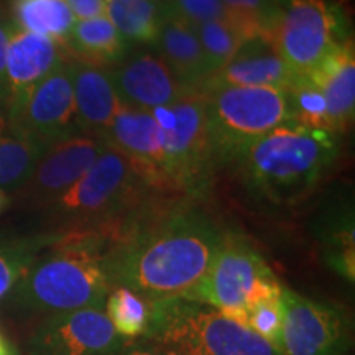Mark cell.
<instances>
[{
    "label": "cell",
    "instance_id": "6da1fadb",
    "mask_svg": "<svg viewBox=\"0 0 355 355\" xmlns=\"http://www.w3.org/2000/svg\"><path fill=\"white\" fill-rule=\"evenodd\" d=\"M219 225L202 211L176 202L155 212L107 250L110 288L123 286L148 301L184 296L219 250Z\"/></svg>",
    "mask_w": 355,
    "mask_h": 355
},
{
    "label": "cell",
    "instance_id": "7a4b0ae2",
    "mask_svg": "<svg viewBox=\"0 0 355 355\" xmlns=\"http://www.w3.org/2000/svg\"><path fill=\"white\" fill-rule=\"evenodd\" d=\"M110 243L101 230H60L58 241L30 265L12 301L30 313L51 314L104 309L110 291L104 257Z\"/></svg>",
    "mask_w": 355,
    "mask_h": 355
},
{
    "label": "cell",
    "instance_id": "3957f363",
    "mask_svg": "<svg viewBox=\"0 0 355 355\" xmlns=\"http://www.w3.org/2000/svg\"><path fill=\"white\" fill-rule=\"evenodd\" d=\"M339 155V137L286 121L250 146L239 159L257 196L295 204L319 184Z\"/></svg>",
    "mask_w": 355,
    "mask_h": 355
},
{
    "label": "cell",
    "instance_id": "277c9868",
    "mask_svg": "<svg viewBox=\"0 0 355 355\" xmlns=\"http://www.w3.org/2000/svg\"><path fill=\"white\" fill-rule=\"evenodd\" d=\"M144 337L173 355H283L243 322L183 296L152 301Z\"/></svg>",
    "mask_w": 355,
    "mask_h": 355
},
{
    "label": "cell",
    "instance_id": "5b68a950",
    "mask_svg": "<svg viewBox=\"0 0 355 355\" xmlns=\"http://www.w3.org/2000/svg\"><path fill=\"white\" fill-rule=\"evenodd\" d=\"M155 196L165 194L150 188L130 159L107 144L91 170L48 207L66 230L105 227Z\"/></svg>",
    "mask_w": 355,
    "mask_h": 355
},
{
    "label": "cell",
    "instance_id": "8992f818",
    "mask_svg": "<svg viewBox=\"0 0 355 355\" xmlns=\"http://www.w3.org/2000/svg\"><path fill=\"white\" fill-rule=\"evenodd\" d=\"M206 121L217 165L239 162L243 153L288 121L285 91L273 87H206Z\"/></svg>",
    "mask_w": 355,
    "mask_h": 355
},
{
    "label": "cell",
    "instance_id": "52a82bcc",
    "mask_svg": "<svg viewBox=\"0 0 355 355\" xmlns=\"http://www.w3.org/2000/svg\"><path fill=\"white\" fill-rule=\"evenodd\" d=\"M279 291L282 285L260 252L243 235L224 232L207 272L183 298L211 306L245 324L248 311Z\"/></svg>",
    "mask_w": 355,
    "mask_h": 355
},
{
    "label": "cell",
    "instance_id": "ba28073f",
    "mask_svg": "<svg viewBox=\"0 0 355 355\" xmlns=\"http://www.w3.org/2000/svg\"><path fill=\"white\" fill-rule=\"evenodd\" d=\"M162 133L166 171L180 196L193 198L209 184L216 163L206 121V96L201 89L152 110Z\"/></svg>",
    "mask_w": 355,
    "mask_h": 355
},
{
    "label": "cell",
    "instance_id": "9c48e42d",
    "mask_svg": "<svg viewBox=\"0 0 355 355\" xmlns=\"http://www.w3.org/2000/svg\"><path fill=\"white\" fill-rule=\"evenodd\" d=\"M354 38L337 0H290L279 12L270 43L296 76H309L337 44Z\"/></svg>",
    "mask_w": 355,
    "mask_h": 355
},
{
    "label": "cell",
    "instance_id": "30bf717a",
    "mask_svg": "<svg viewBox=\"0 0 355 355\" xmlns=\"http://www.w3.org/2000/svg\"><path fill=\"white\" fill-rule=\"evenodd\" d=\"M8 133L46 148L81 133L74 107L69 58L25 94L8 102Z\"/></svg>",
    "mask_w": 355,
    "mask_h": 355
},
{
    "label": "cell",
    "instance_id": "8fae6325",
    "mask_svg": "<svg viewBox=\"0 0 355 355\" xmlns=\"http://www.w3.org/2000/svg\"><path fill=\"white\" fill-rule=\"evenodd\" d=\"M283 355H347L350 324L339 306L301 295L282 285Z\"/></svg>",
    "mask_w": 355,
    "mask_h": 355
},
{
    "label": "cell",
    "instance_id": "7c38bea8",
    "mask_svg": "<svg viewBox=\"0 0 355 355\" xmlns=\"http://www.w3.org/2000/svg\"><path fill=\"white\" fill-rule=\"evenodd\" d=\"M127 344L104 309L46 316L28 339V355H119Z\"/></svg>",
    "mask_w": 355,
    "mask_h": 355
},
{
    "label": "cell",
    "instance_id": "4fadbf2b",
    "mask_svg": "<svg viewBox=\"0 0 355 355\" xmlns=\"http://www.w3.org/2000/svg\"><path fill=\"white\" fill-rule=\"evenodd\" d=\"M105 141L130 159L150 188L165 196L180 198L168 178L162 133L152 110L135 109L121 102Z\"/></svg>",
    "mask_w": 355,
    "mask_h": 355
},
{
    "label": "cell",
    "instance_id": "5bb4252c",
    "mask_svg": "<svg viewBox=\"0 0 355 355\" xmlns=\"http://www.w3.org/2000/svg\"><path fill=\"white\" fill-rule=\"evenodd\" d=\"M105 148L107 141L86 133H78L51 145L40 158L28 181L20 188L24 198L48 206L81 180Z\"/></svg>",
    "mask_w": 355,
    "mask_h": 355
},
{
    "label": "cell",
    "instance_id": "9a60e30c",
    "mask_svg": "<svg viewBox=\"0 0 355 355\" xmlns=\"http://www.w3.org/2000/svg\"><path fill=\"white\" fill-rule=\"evenodd\" d=\"M109 76L123 104L135 109L166 107L194 89L178 81L158 53L139 51L109 68Z\"/></svg>",
    "mask_w": 355,
    "mask_h": 355
},
{
    "label": "cell",
    "instance_id": "2e32d148",
    "mask_svg": "<svg viewBox=\"0 0 355 355\" xmlns=\"http://www.w3.org/2000/svg\"><path fill=\"white\" fill-rule=\"evenodd\" d=\"M295 74L288 69L275 46L266 38H252L239 48L224 68L207 79L206 87H273L285 91Z\"/></svg>",
    "mask_w": 355,
    "mask_h": 355
},
{
    "label": "cell",
    "instance_id": "e0dca14e",
    "mask_svg": "<svg viewBox=\"0 0 355 355\" xmlns=\"http://www.w3.org/2000/svg\"><path fill=\"white\" fill-rule=\"evenodd\" d=\"M69 68L79 130L105 140L121 105L109 71L73 58H69Z\"/></svg>",
    "mask_w": 355,
    "mask_h": 355
},
{
    "label": "cell",
    "instance_id": "ac0fdd59",
    "mask_svg": "<svg viewBox=\"0 0 355 355\" xmlns=\"http://www.w3.org/2000/svg\"><path fill=\"white\" fill-rule=\"evenodd\" d=\"M326 101L332 133L349 130L355 117V48L354 38L337 44L309 74Z\"/></svg>",
    "mask_w": 355,
    "mask_h": 355
},
{
    "label": "cell",
    "instance_id": "d6986e66",
    "mask_svg": "<svg viewBox=\"0 0 355 355\" xmlns=\"http://www.w3.org/2000/svg\"><path fill=\"white\" fill-rule=\"evenodd\" d=\"M68 58V53L61 43L15 26L7 50V79L10 99L25 94L26 91L37 86L48 74L60 68Z\"/></svg>",
    "mask_w": 355,
    "mask_h": 355
},
{
    "label": "cell",
    "instance_id": "ffe728a7",
    "mask_svg": "<svg viewBox=\"0 0 355 355\" xmlns=\"http://www.w3.org/2000/svg\"><path fill=\"white\" fill-rule=\"evenodd\" d=\"M155 53L165 61L178 81L188 89H201L211 76L194 26L166 12L153 43Z\"/></svg>",
    "mask_w": 355,
    "mask_h": 355
},
{
    "label": "cell",
    "instance_id": "44dd1931",
    "mask_svg": "<svg viewBox=\"0 0 355 355\" xmlns=\"http://www.w3.org/2000/svg\"><path fill=\"white\" fill-rule=\"evenodd\" d=\"M64 50L73 60L109 69L128 55L130 43L102 15L76 20L64 43Z\"/></svg>",
    "mask_w": 355,
    "mask_h": 355
},
{
    "label": "cell",
    "instance_id": "7402d4cb",
    "mask_svg": "<svg viewBox=\"0 0 355 355\" xmlns=\"http://www.w3.org/2000/svg\"><path fill=\"white\" fill-rule=\"evenodd\" d=\"M10 12L17 28L48 37L63 46L76 24L64 0H10Z\"/></svg>",
    "mask_w": 355,
    "mask_h": 355
},
{
    "label": "cell",
    "instance_id": "603a6c76",
    "mask_svg": "<svg viewBox=\"0 0 355 355\" xmlns=\"http://www.w3.org/2000/svg\"><path fill=\"white\" fill-rule=\"evenodd\" d=\"M104 17L128 43L153 44L165 17L163 0H105Z\"/></svg>",
    "mask_w": 355,
    "mask_h": 355
},
{
    "label": "cell",
    "instance_id": "cb8c5ba5",
    "mask_svg": "<svg viewBox=\"0 0 355 355\" xmlns=\"http://www.w3.org/2000/svg\"><path fill=\"white\" fill-rule=\"evenodd\" d=\"M60 232L10 237L0 241V300L12 293L37 257L53 245Z\"/></svg>",
    "mask_w": 355,
    "mask_h": 355
},
{
    "label": "cell",
    "instance_id": "d4e9b609",
    "mask_svg": "<svg viewBox=\"0 0 355 355\" xmlns=\"http://www.w3.org/2000/svg\"><path fill=\"white\" fill-rule=\"evenodd\" d=\"M104 313L114 329L125 339L144 337L152 314V301L123 286L110 288Z\"/></svg>",
    "mask_w": 355,
    "mask_h": 355
},
{
    "label": "cell",
    "instance_id": "484cf974",
    "mask_svg": "<svg viewBox=\"0 0 355 355\" xmlns=\"http://www.w3.org/2000/svg\"><path fill=\"white\" fill-rule=\"evenodd\" d=\"M46 150V146L12 133L0 135V189L21 188Z\"/></svg>",
    "mask_w": 355,
    "mask_h": 355
},
{
    "label": "cell",
    "instance_id": "4316f807",
    "mask_svg": "<svg viewBox=\"0 0 355 355\" xmlns=\"http://www.w3.org/2000/svg\"><path fill=\"white\" fill-rule=\"evenodd\" d=\"M222 3L225 10L224 21L245 42L259 37L268 40L283 8L273 0H222Z\"/></svg>",
    "mask_w": 355,
    "mask_h": 355
},
{
    "label": "cell",
    "instance_id": "83f0119b",
    "mask_svg": "<svg viewBox=\"0 0 355 355\" xmlns=\"http://www.w3.org/2000/svg\"><path fill=\"white\" fill-rule=\"evenodd\" d=\"M321 241L324 245V260L332 270L347 282L355 278V245L352 212L344 211L336 214L322 225Z\"/></svg>",
    "mask_w": 355,
    "mask_h": 355
},
{
    "label": "cell",
    "instance_id": "f1b7e54d",
    "mask_svg": "<svg viewBox=\"0 0 355 355\" xmlns=\"http://www.w3.org/2000/svg\"><path fill=\"white\" fill-rule=\"evenodd\" d=\"M285 94L288 121L306 128L331 132L326 101H324L321 89L314 84L313 79L295 74L291 84L285 89Z\"/></svg>",
    "mask_w": 355,
    "mask_h": 355
},
{
    "label": "cell",
    "instance_id": "f546056e",
    "mask_svg": "<svg viewBox=\"0 0 355 355\" xmlns=\"http://www.w3.org/2000/svg\"><path fill=\"white\" fill-rule=\"evenodd\" d=\"M194 32L201 43L211 76L224 68L239 51V48L245 43V40L224 20L206 21L194 26Z\"/></svg>",
    "mask_w": 355,
    "mask_h": 355
},
{
    "label": "cell",
    "instance_id": "4dcf8cb0",
    "mask_svg": "<svg viewBox=\"0 0 355 355\" xmlns=\"http://www.w3.org/2000/svg\"><path fill=\"white\" fill-rule=\"evenodd\" d=\"M245 326L254 329L257 334H260L279 350V340H282V306H279V295L260 301V303H257L254 308L248 311Z\"/></svg>",
    "mask_w": 355,
    "mask_h": 355
},
{
    "label": "cell",
    "instance_id": "1f68e13d",
    "mask_svg": "<svg viewBox=\"0 0 355 355\" xmlns=\"http://www.w3.org/2000/svg\"><path fill=\"white\" fill-rule=\"evenodd\" d=\"M163 3H165L168 13L178 17L191 26L225 19L222 0H163Z\"/></svg>",
    "mask_w": 355,
    "mask_h": 355
},
{
    "label": "cell",
    "instance_id": "d6a6232c",
    "mask_svg": "<svg viewBox=\"0 0 355 355\" xmlns=\"http://www.w3.org/2000/svg\"><path fill=\"white\" fill-rule=\"evenodd\" d=\"M15 25L10 20L0 21V109L6 110L8 99H10V89L7 79V50L10 42L12 32Z\"/></svg>",
    "mask_w": 355,
    "mask_h": 355
},
{
    "label": "cell",
    "instance_id": "836d02e7",
    "mask_svg": "<svg viewBox=\"0 0 355 355\" xmlns=\"http://www.w3.org/2000/svg\"><path fill=\"white\" fill-rule=\"evenodd\" d=\"M76 17V20H87L104 15L105 0H64Z\"/></svg>",
    "mask_w": 355,
    "mask_h": 355
},
{
    "label": "cell",
    "instance_id": "e575fe53",
    "mask_svg": "<svg viewBox=\"0 0 355 355\" xmlns=\"http://www.w3.org/2000/svg\"><path fill=\"white\" fill-rule=\"evenodd\" d=\"M135 340V339H133ZM119 355H173L168 352L166 349H163L162 345L152 343V340L140 337V340L137 339L135 343H127L123 345Z\"/></svg>",
    "mask_w": 355,
    "mask_h": 355
},
{
    "label": "cell",
    "instance_id": "d590c367",
    "mask_svg": "<svg viewBox=\"0 0 355 355\" xmlns=\"http://www.w3.org/2000/svg\"><path fill=\"white\" fill-rule=\"evenodd\" d=\"M0 355H17L15 350L12 349V345L0 336Z\"/></svg>",
    "mask_w": 355,
    "mask_h": 355
},
{
    "label": "cell",
    "instance_id": "8d00e7d4",
    "mask_svg": "<svg viewBox=\"0 0 355 355\" xmlns=\"http://www.w3.org/2000/svg\"><path fill=\"white\" fill-rule=\"evenodd\" d=\"M7 206H8V198H7L6 191L0 189V212H2L3 209H6Z\"/></svg>",
    "mask_w": 355,
    "mask_h": 355
},
{
    "label": "cell",
    "instance_id": "74e56055",
    "mask_svg": "<svg viewBox=\"0 0 355 355\" xmlns=\"http://www.w3.org/2000/svg\"><path fill=\"white\" fill-rule=\"evenodd\" d=\"M7 15H8V10H7L6 2H3V0H0V21H6Z\"/></svg>",
    "mask_w": 355,
    "mask_h": 355
},
{
    "label": "cell",
    "instance_id": "f35d334b",
    "mask_svg": "<svg viewBox=\"0 0 355 355\" xmlns=\"http://www.w3.org/2000/svg\"><path fill=\"white\" fill-rule=\"evenodd\" d=\"M275 3H277V6H279V7H285L288 2H290V0H273Z\"/></svg>",
    "mask_w": 355,
    "mask_h": 355
}]
</instances>
